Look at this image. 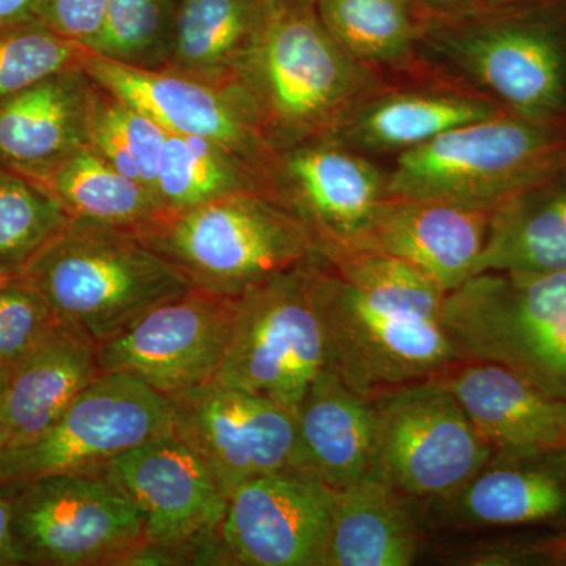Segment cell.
Here are the masks:
<instances>
[{
  "instance_id": "obj_1",
  "label": "cell",
  "mask_w": 566,
  "mask_h": 566,
  "mask_svg": "<svg viewBox=\"0 0 566 566\" xmlns=\"http://www.w3.org/2000/svg\"><path fill=\"white\" fill-rule=\"evenodd\" d=\"M316 281L329 368L367 400L465 360L442 322L446 293L409 264L376 252L319 255Z\"/></svg>"
},
{
  "instance_id": "obj_2",
  "label": "cell",
  "mask_w": 566,
  "mask_h": 566,
  "mask_svg": "<svg viewBox=\"0 0 566 566\" xmlns=\"http://www.w3.org/2000/svg\"><path fill=\"white\" fill-rule=\"evenodd\" d=\"M232 84L273 151L331 139L378 92L370 66L324 28L315 0H270Z\"/></svg>"
},
{
  "instance_id": "obj_3",
  "label": "cell",
  "mask_w": 566,
  "mask_h": 566,
  "mask_svg": "<svg viewBox=\"0 0 566 566\" xmlns=\"http://www.w3.org/2000/svg\"><path fill=\"white\" fill-rule=\"evenodd\" d=\"M20 277L96 345L192 290L134 230L80 219H71Z\"/></svg>"
},
{
  "instance_id": "obj_4",
  "label": "cell",
  "mask_w": 566,
  "mask_h": 566,
  "mask_svg": "<svg viewBox=\"0 0 566 566\" xmlns=\"http://www.w3.org/2000/svg\"><path fill=\"white\" fill-rule=\"evenodd\" d=\"M136 233L193 290L232 300L319 253L303 223L266 191L163 212Z\"/></svg>"
},
{
  "instance_id": "obj_5",
  "label": "cell",
  "mask_w": 566,
  "mask_h": 566,
  "mask_svg": "<svg viewBox=\"0 0 566 566\" xmlns=\"http://www.w3.org/2000/svg\"><path fill=\"white\" fill-rule=\"evenodd\" d=\"M566 163V122L505 109L400 153L387 193L494 211Z\"/></svg>"
},
{
  "instance_id": "obj_6",
  "label": "cell",
  "mask_w": 566,
  "mask_h": 566,
  "mask_svg": "<svg viewBox=\"0 0 566 566\" xmlns=\"http://www.w3.org/2000/svg\"><path fill=\"white\" fill-rule=\"evenodd\" d=\"M423 40L474 76L495 102L536 120L566 122V0H535L430 17Z\"/></svg>"
},
{
  "instance_id": "obj_7",
  "label": "cell",
  "mask_w": 566,
  "mask_h": 566,
  "mask_svg": "<svg viewBox=\"0 0 566 566\" xmlns=\"http://www.w3.org/2000/svg\"><path fill=\"white\" fill-rule=\"evenodd\" d=\"M442 322L465 360L504 365L566 401V271L476 274L446 294Z\"/></svg>"
},
{
  "instance_id": "obj_8",
  "label": "cell",
  "mask_w": 566,
  "mask_h": 566,
  "mask_svg": "<svg viewBox=\"0 0 566 566\" xmlns=\"http://www.w3.org/2000/svg\"><path fill=\"white\" fill-rule=\"evenodd\" d=\"M318 259L319 253L237 297L232 337L214 379L296 411L329 367Z\"/></svg>"
},
{
  "instance_id": "obj_9",
  "label": "cell",
  "mask_w": 566,
  "mask_h": 566,
  "mask_svg": "<svg viewBox=\"0 0 566 566\" xmlns=\"http://www.w3.org/2000/svg\"><path fill=\"white\" fill-rule=\"evenodd\" d=\"M17 483L11 538L18 565H133L148 546L144 513L103 472Z\"/></svg>"
},
{
  "instance_id": "obj_10",
  "label": "cell",
  "mask_w": 566,
  "mask_h": 566,
  "mask_svg": "<svg viewBox=\"0 0 566 566\" xmlns=\"http://www.w3.org/2000/svg\"><path fill=\"white\" fill-rule=\"evenodd\" d=\"M375 472L401 495L450 499L493 457L450 390L436 378L371 400Z\"/></svg>"
},
{
  "instance_id": "obj_11",
  "label": "cell",
  "mask_w": 566,
  "mask_h": 566,
  "mask_svg": "<svg viewBox=\"0 0 566 566\" xmlns=\"http://www.w3.org/2000/svg\"><path fill=\"white\" fill-rule=\"evenodd\" d=\"M144 513L148 546L136 565L214 564L229 497L202 458L174 433L98 469Z\"/></svg>"
},
{
  "instance_id": "obj_12",
  "label": "cell",
  "mask_w": 566,
  "mask_h": 566,
  "mask_svg": "<svg viewBox=\"0 0 566 566\" xmlns=\"http://www.w3.org/2000/svg\"><path fill=\"white\" fill-rule=\"evenodd\" d=\"M172 401L129 374H102L29 444L0 453V483L98 471L115 457L172 433Z\"/></svg>"
},
{
  "instance_id": "obj_13",
  "label": "cell",
  "mask_w": 566,
  "mask_h": 566,
  "mask_svg": "<svg viewBox=\"0 0 566 566\" xmlns=\"http://www.w3.org/2000/svg\"><path fill=\"white\" fill-rule=\"evenodd\" d=\"M169 398L172 433L202 458L227 497L249 480L296 469V420L277 401L218 379Z\"/></svg>"
},
{
  "instance_id": "obj_14",
  "label": "cell",
  "mask_w": 566,
  "mask_h": 566,
  "mask_svg": "<svg viewBox=\"0 0 566 566\" xmlns=\"http://www.w3.org/2000/svg\"><path fill=\"white\" fill-rule=\"evenodd\" d=\"M263 177L266 192L303 223L323 256L353 251L389 197L387 175L335 139L274 151Z\"/></svg>"
},
{
  "instance_id": "obj_15",
  "label": "cell",
  "mask_w": 566,
  "mask_h": 566,
  "mask_svg": "<svg viewBox=\"0 0 566 566\" xmlns=\"http://www.w3.org/2000/svg\"><path fill=\"white\" fill-rule=\"evenodd\" d=\"M237 300L189 290L98 345L102 374H129L166 397L218 376L232 337Z\"/></svg>"
},
{
  "instance_id": "obj_16",
  "label": "cell",
  "mask_w": 566,
  "mask_h": 566,
  "mask_svg": "<svg viewBox=\"0 0 566 566\" xmlns=\"http://www.w3.org/2000/svg\"><path fill=\"white\" fill-rule=\"evenodd\" d=\"M335 499L300 469L249 480L230 494L214 565L322 566Z\"/></svg>"
},
{
  "instance_id": "obj_17",
  "label": "cell",
  "mask_w": 566,
  "mask_h": 566,
  "mask_svg": "<svg viewBox=\"0 0 566 566\" xmlns=\"http://www.w3.org/2000/svg\"><path fill=\"white\" fill-rule=\"evenodd\" d=\"M84 71L96 85L144 112L169 134L218 142L262 174L273 158L237 85L211 84L169 70L137 69L95 54Z\"/></svg>"
},
{
  "instance_id": "obj_18",
  "label": "cell",
  "mask_w": 566,
  "mask_h": 566,
  "mask_svg": "<svg viewBox=\"0 0 566 566\" xmlns=\"http://www.w3.org/2000/svg\"><path fill=\"white\" fill-rule=\"evenodd\" d=\"M491 214L465 205L389 196L353 251L394 256L447 294L474 277Z\"/></svg>"
},
{
  "instance_id": "obj_19",
  "label": "cell",
  "mask_w": 566,
  "mask_h": 566,
  "mask_svg": "<svg viewBox=\"0 0 566 566\" xmlns=\"http://www.w3.org/2000/svg\"><path fill=\"white\" fill-rule=\"evenodd\" d=\"M436 379L493 449L517 458L566 450V401L504 365L463 360Z\"/></svg>"
},
{
  "instance_id": "obj_20",
  "label": "cell",
  "mask_w": 566,
  "mask_h": 566,
  "mask_svg": "<svg viewBox=\"0 0 566 566\" xmlns=\"http://www.w3.org/2000/svg\"><path fill=\"white\" fill-rule=\"evenodd\" d=\"M99 375L98 345L62 319L9 371L0 401L3 450L43 434Z\"/></svg>"
},
{
  "instance_id": "obj_21",
  "label": "cell",
  "mask_w": 566,
  "mask_h": 566,
  "mask_svg": "<svg viewBox=\"0 0 566 566\" xmlns=\"http://www.w3.org/2000/svg\"><path fill=\"white\" fill-rule=\"evenodd\" d=\"M296 469L335 491L375 472L374 403L323 370L294 411Z\"/></svg>"
},
{
  "instance_id": "obj_22",
  "label": "cell",
  "mask_w": 566,
  "mask_h": 566,
  "mask_svg": "<svg viewBox=\"0 0 566 566\" xmlns=\"http://www.w3.org/2000/svg\"><path fill=\"white\" fill-rule=\"evenodd\" d=\"M91 91L77 70L0 99V169L31 174L87 144Z\"/></svg>"
},
{
  "instance_id": "obj_23",
  "label": "cell",
  "mask_w": 566,
  "mask_h": 566,
  "mask_svg": "<svg viewBox=\"0 0 566 566\" xmlns=\"http://www.w3.org/2000/svg\"><path fill=\"white\" fill-rule=\"evenodd\" d=\"M557 271H566V163L495 208L475 275Z\"/></svg>"
},
{
  "instance_id": "obj_24",
  "label": "cell",
  "mask_w": 566,
  "mask_h": 566,
  "mask_svg": "<svg viewBox=\"0 0 566 566\" xmlns=\"http://www.w3.org/2000/svg\"><path fill=\"white\" fill-rule=\"evenodd\" d=\"M419 546L403 495L374 472L337 491L322 566H408Z\"/></svg>"
},
{
  "instance_id": "obj_25",
  "label": "cell",
  "mask_w": 566,
  "mask_h": 566,
  "mask_svg": "<svg viewBox=\"0 0 566 566\" xmlns=\"http://www.w3.org/2000/svg\"><path fill=\"white\" fill-rule=\"evenodd\" d=\"M506 107L480 96L444 92L375 95L331 139L353 150L406 151L458 128L501 114Z\"/></svg>"
},
{
  "instance_id": "obj_26",
  "label": "cell",
  "mask_w": 566,
  "mask_h": 566,
  "mask_svg": "<svg viewBox=\"0 0 566 566\" xmlns=\"http://www.w3.org/2000/svg\"><path fill=\"white\" fill-rule=\"evenodd\" d=\"M268 7L270 0H175L172 48L164 70L232 84Z\"/></svg>"
},
{
  "instance_id": "obj_27",
  "label": "cell",
  "mask_w": 566,
  "mask_h": 566,
  "mask_svg": "<svg viewBox=\"0 0 566 566\" xmlns=\"http://www.w3.org/2000/svg\"><path fill=\"white\" fill-rule=\"evenodd\" d=\"M25 177L39 182L71 218L80 221L136 232L163 214L147 188L118 172L88 144L71 148Z\"/></svg>"
},
{
  "instance_id": "obj_28",
  "label": "cell",
  "mask_w": 566,
  "mask_h": 566,
  "mask_svg": "<svg viewBox=\"0 0 566 566\" xmlns=\"http://www.w3.org/2000/svg\"><path fill=\"white\" fill-rule=\"evenodd\" d=\"M457 515L476 526L543 523L566 512V482L543 465L488 463L455 495Z\"/></svg>"
},
{
  "instance_id": "obj_29",
  "label": "cell",
  "mask_w": 566,
  "mask_h": 566,
  "mask_svg": "<svg viewBox=\"0 0 566 566\" xmlns=\"http://www.w3.org/2000/svg\"><path fill=\"white\" fill-rule=\"evenodd\" d=\"M243 191H266L262 170L251 161L214 140L167 134L155 188L163 212Z\"/></svg>"
},
{
  "instance_id": "obj_30",
  "label": "cell",
  "mask_w": 566,
  "mask_h": 566,
  "mask_svg": "<svg viewBox=\"0 0 566 566\" xmlns=\"http://www.w3.org/2000/svg\"><path fill=\"white\" fill-rule=\"evenodd\" d=\"M324 28L357 62L398 65L411 57L427 32L419 0H315Z\"/></svg>"
},
{
  "instance_id": "obj_31",
  "label": "cell",
  "mask_w": 566,
  "mask_h": 566,
  "mask_svg": "<svg viewBox=\"0 0 566 566\" xmlns=\"http://www.w3.org/2000/svg\"><path fill=\"white\" fill-rule=\"evenodd\" d=\"M71 219L39 182L0 169V277L20 275Z\"/></svg>"
},
{
  "instance_id": "obj_32",
  "label": "cell",
  "mask_w": 566,
  "mask_h": 566,
  "mask_svg": "<svg viewBox=\"0 0 566 566\" xmlns=\"http://www.w3.org/2000/svg\"><path fill=\"white\" fill-rule=\"evenodd\" d=\"M174 0H107L88 51L137 69L164 70L172 48Z\"/></svg>"
},
{
  "instance_id": "obj_33",
  "label": "cell",
  "mask_w": 566,
  "mask_h": 566,
  "mask_svg": "<svg viewBox=\"0 0 566 566\" xmlns=\"http://www.w3.org/2000/svg\"><path fill=\"white\" fill-rule=\"evenodd\" d=\"M93 52L63 39L39 18L0 24V99L40 82L84 70Z\"/></svg>"
},
{
  "instance_id": "obj_34",
  "label": "cell",
  "mask_w": 566,
  "mask_h": 566,
  "mask_svg": "<svg viewBox=\"0 0 566 566\" xmlns=\"http://www.w3.org/2000/svg\"><path fill=\"white\" fill-rule=\"evenodd\" d=\"M61 322L20 275L0 277V367L10 371Z\"/></svg>"
},
{
  "instance_id": "obj_35",
  "label": "cell",
  "mask_w": 566,
  "mask_h": 566,
  "mask_svg": "<svg viewBox=\"0 0 566 566\" xmlns=\"http://www.w3.org/2000/svg\"><path fill=\"white\" fill-rule=\"evenodd\" d=\"M93 85H95L96 99L106 114L107 120L114 126L136 164L142 186H145L155 196L159 163H161L164 145H166L169 133L144 112L122 102L117 96L111 95L95 82Z\"/></svg>"
},
{
  "instance_id": "obj_36",
  "label": "cell",
  "mask_w": 566,
  "mask_h": 566,
  "mask_svg": "<svg viewBox=\"0 0 566 566\" xmlns=\"http://www.w3.org/2000/svg\"><path fill=\"white\" fill-rule=\"evenodd\" d=\"M106 7L107 0H39L35 17L63 39L88 50L102 29Z\"/></svg>"
},
{
  "instance_id": "obj_37",
  "label": "cell",
  "mask_w": 566,
  "mask_h": 566,
  "mask_svg": "<svg viewBox=\"0 0 566 566\" xmlns=\"http://www.w3.org/2000/svg\"><path fill=\"white\" fill-rule=\"evenodd\" d=\"M17 490V482L0 483V566L18 565L13 553V538H11L13 501Z\"/></svg>"
},
{
  "instance_id": "obj_38",
  "label": "cell",
  "mask_w": 566,
  "mask_h": 566,
  "mask_svg": "<svg viewBox=\"0 0 566 566\" xmlns=\"http://www.w3.org/2000/svg\"><path fill=\"white\" fill-rule=\"evenodd\" d=\"M430 17H457L482 7V0H419Z\"/></svg>"
},
{
  "instance_id": "obj_39",
  "label": "cell",
  "mask_w": 566,
  "mask_h": 566,
  "mask_svg": "<svg viewBox=\"0 0 566 566\" xmlns=\"http://www.w3.org/2000/svg\"><path fill=\"white\" fill-rule=\"evenodd\" d=\"M39 0H0V24L35 17Z\"/></svg>"
},
{
  "instance_id": "obj_40",
  "label": "cell",
  "mask_w": 566,
  "mask_h": 566,
  "mask_svg": "<svg viewBox=\"0 0 566 566\" xmlns=\"http://www.w3.org/2000/svg\"><path fill=\"white\" fill-rule=\"evenodd\" d=\"M535 2V0H482L480 9H495V7L517 6V3Z\"/></svg>"
},
{
  "instance_id": "obj_41",
  "label": "cell",
  "mask_w": 566,
  "mask_h": 566,
  "mask_svg": "<svg viewBox=\"0 0 566 566\" xmlns=\"http://www.w3.org/2000/svg\"><path fill=\"white\" fill-rule=\"evenodd\" d=\"M7 378H9V371L0 367V401H2L3 390H6Z\"/></svg>"
},
{
  "instance_id": "obj_42",
  "label": "cell",
  "mask_w": 566,
  "mask_h": 566,
  "mask_svg": "<svg viewBox=\"0 0 566 566\" xmlns=\"http://www.w3.org/2000/svg\"><path fill=\"white\" fill-rule=\"evenodd\" d=\"M557 553H558L557 554L558 558H560V560L566 562V543H564V545L558 547Z\"/></svg>"
},
{
  "instance_id": "obj_43",
  "label": "cell",
  "mask_w": 566,
  "mask_h": 566,
  "mask_svg": "<svg viewBox=\"0 0 566 566\" xmlns=\"http://www.w3.org/2000/svg\"><path fill=\"white\" fill-rule=\"evenodd\" d=\"M2 450H3L2 442H0V453H2Z\"/></svg>"
},
{
  "instance_id": "obj_44",
  "label": "cell",
  "mask_w": 566,
  "mask_h": 566,
  "mask_svg": "<svg viewBox=\"0 0 566 566\" xmlns=\"http://www.w3.org/2000/svg\"><path fill=\"white\" fill-rule=\"evenodd\" d=\"M174 2H175V0H174Z\"/></svg>"
}]
</instances>
